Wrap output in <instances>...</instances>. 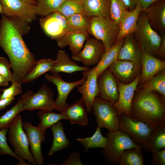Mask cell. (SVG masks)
I'll return each mask as SVG.
<instances>
[{
  "mask_svg": "<svg viewBox=\"0 0 165 165\" xmlns=\"http://www.w3.org/2000/svg\"><path fill=\"white\" fill-rule=\"evenodd\" d=\"M90 69L88 67L80 66L75 62L64 50H61L58 51L56 58L54 60L50 72L52 74L60 72L71 74L76 72L86 71Z\"/></svg>",
  "mask_w": 165,
  "mask_h": 165,
  "instance_id": "obj_24",
  "label": "cell"
},
{
  "mask_svg": "<svg viewBox=\"0 0 165 165\" xmlns=\"http://www.w3.org/2000/svg\"><path fill=\"white\" fill-rule=\"evenodd\" d=\"M89 35L87 31H69L56 40L58 46L61 48L68 46L73 56L81 50Z\"/></svg>",
  "mask_w": 165,
  "mask_h": 165,
  "instance_id": "obj_21",
  "label": "cell"
},
{
  "mask_svg": "<svg viewBox=\"0 0 165 165\" xmlns=\"http://www.w3.org/2000/svg\"><path fill=\"white\" fill-rule=\"evenodd\" d=\"M15 99V97L0 100V111L4 109L9 105Z\"/></svg>",
  "mask_w": 165,
  "mask_h": 165,
  "instance_id": "obj_47",
  "label": "cell"
},
{
  "mask_svg": "<svg viewBox=\"0 0 165 165\" xmlns=\"http://www.w3.org/2000/svg\"><path fill=\"white\" fill-rule=\"evenodd\" d=\"M57 12L66 18L77 13H84L82 0H64Z\"/></svg>",
  "mask_w": 165,
  "mask_h": 165,
  "instance_id": "obj_37",
  "label": "cell"
},
{
  "mask_svg": "<svg viewBox=\"0 0 165 165\" xmlns=\"http://www.w3.org/2000/svg\"><path fill=\"white\" fill-rule=\"evenodd\" d=\"M127 9L126 6L121 0H111L110 18L119 25L121 17Z\"/></svg>",
  "mask_w": 165,
  "mask_h": 165,
  "instance_id": "obj_40",
  "label": "cell"
},
{
  "mask_svg": "<svg viewBox=\"0 0 165 165\" xmlns=\"http://www.w3.org/2000/svg\"><path fill=\"white\" fill-rule=\"evenodd\" d=\"M87 112L81 98L70 105H68L62 112L65 115L66 120H69L71 124L85 126L88 122Z\"/></svg>",
  "mask_w": 165,
  "mask_h": 165,
  "instance_id": "obj_25",
  "label": "cell"
},
{
  "mask_svg": "<svg viewBox=\"0 0 165 165\" xmlns=\"http://www.w3.org/2000/svg\"><path fill=\"white\" fill-rule=\"evenodd\" d=\"M159 57L163 59L165 57V34L161 35Z\"/></svg>",
  "mask_w": 165,
  "mask_h": 165,
  "instance_id": "obj_46",
  "label": "cell"
},
{
  "mask_svg": "<svg viewBox=\"0 0 165 165\" xmlns=\"http://www.w3.org/2000/svg\"><path fill=\"white\" fill-rule=\"evenodd\" d=\"M142 148L152 153L165 148V123L153 128Z\"/></svg>",
  "mask_w": 165,
  "mask_h": 165,
  "instance_id": "obj_27",
  "label": "cell"
},
{
  "mask_svg": "<svg viewBox=\"0 0 165 165\" xmlns=\"http://www.w3.org/2000/svg\"><path fill=\"white\" fill-rule=\"evenodd\" d=\"M54 93L45 84H43L35 93L31 91L25 101L23 111L35 110H53L57 108L54 99Z\"/></svg>",
  "mask_w": 165,
  "mask_h": 165,
  "instance_id": "obj_10",
  "label": "cell"
},
{
  "mask_svg": "<svg viewBox=\"0 0 165 165\" xmlns=\"http://www.w3.org/2000/svg\"><path fill=\"white\" fill-rule=\"evenodd\" d=\"M143 11L152 28L161 35L165 34V0L158 1Z\"/></svg>",
  "mask_w": 165,
  "mask_h": 165,
  "instance_id": "obj_20",
  "label": "cell"
},
{
  "mask_svg": "<svg viewBox=\"0 0 165 165\" xmlns=\"http://www.w3.org/2000/svg\"><path fill=\"white\" fill-rule=\"evenodd\" d=\"M141 48V72L139 82L145 83L157 73L165 69V61L150 54Z\"/></svg>",
  "mask_w": 165,
  "mask_h": 165,
  "instance_id": "obj_19",
  "label": "cell"
},
{
  "mask_svg": "<svg viewBox=\"0 0 165 165\" xmlns=\"http://www.w3.org/2000/svg\"><path fill=\"white\" fill-rule=\"evenodd\" d=\"M53 62L54 60L50 58H42L37 61L34 67L24 78L22 83L33 81L44 74L50 72Z\"/></svg>",
  "mask_w": 165,
  "mask_h": 165,
  "instance_id": "obj_32",
  "label": "cell"
},
{
  "mask_svg": "<svg viewBox=\"0 0 165 165\" xmlns=\"http://www.w3.org/2000/svg\"><path fill=\"white\" fill-rule=\"evenodd\" d=\"M153 128L147 124L125 114L119 115L118 130L127 134L141 148Z\"/></svg>",
  "mask_w": 165,
  "mask_h": 165,
  "instance_id": "obj_8",
  "label": "cell"
},
{
  "mask_svg": "<svg viewBox=\"0 0 165 165\" xmlns=\"http://www.w3.org/2000/svg\"><path fill=\"white\" fill-rule=\"evenodd\" d=\"M66 18L69 26L73 30L87 31L90 18L84 13L74 14Z\"/></svg>",
  "mask_w": 165,
  "mask_h": 165,
  "instance_id": "obj_38",
  "label": "cell"
},
{
  "mask_svg": "<svg viewBox=\"0 0 165 165\" xmlns=\"http://www.w3.org/2000/svg\"><path fill=\"white\" fill-rule=\"evenodd\" d=\"M39 22L45 32L55 40L68 31H74L70 27L66 17L57 11L41 18Z\"/></svg>",
  "mask_w": 165,
  "mask_h": 165,
  "instance_id": "obj_13",
  "label": "cell"
},
{
  "mask_svg": "<svg viewBox=\"0 0 165 165\" xmlns=\"http://www.w3.org/2000/svg\"><path fill=\"white\" fill-rule=\"evenodd\" d=\"M108 141L101 152L105 160L112 164H118L124 151L131 148H141L125 132L117 130L108 131L106 134Z\"/></svg>",
  "mask_w": 165,
  "mask_h": 165,
  "instance_id": "obj_5",
  "label": "cell"
},
{
  "mask_svg": "<svg viewBox=\"0 0 165 165\" xmlns=\"http://www.w3.org/2000/svg\"><path fill=\"white\" fill-rule=\"evenodd\" d=\"M11 68L12 66L10 61L0 55V75L9 82L13 80V73Z\"/></svg>",
  "mask_w": 165,
  "mask_h": 165,
  "instance_id": "obj_42",
  "label": "cell"
},
{
  "mask_svg": "<svg viewBox=\"0 0 165 165\" xmlns=\"http://www.w3.org/2000/svg\"><path fill=\"white\" fill-rule=\"evenodd\" d=\"M86 77L84 83L77 86V91L81 94L86 109L89 112L92 111V107L95 98L99 95L97 80L98 75L94 67L91 69L82 72Z\"/></svg>",
  "mask_w": 165,
  "mask_h": 165,
  "instance_id": "obj_15",
  "label": "cell"
},
{
  "mask_svg": "<svg viewBox=\"0 0 165 165\" xmlns=\"http://www.w3.org/2000/svg\"><path fill=\"white\" fill-rule=\"evenodd\" d=\"M130 117L154 128L165 123V98L144 89L134 95Z\"/></svg>",
  "mask_w": 165,
  "mask_h": 165,
  "instance_id": "obj_2",
  "label": "cell"
},
{
  "mask_svg": "<svg viewBox=\"0 0 165 165\" xmlns=\"http://www.w3.org/2000/svg\"><path fill=\"white\" fill-rule=\"evenodd\" d=\"M84 14L89 18L93 16L110 18L111 0H82Z\"/></svg>",
  "mask_w": 165,
  "mask_h": 165,
  "instance_id": "obj_26",
  "label": "cell"
},
{
  "mask_svg": "<svg viewBox=\"0 0 165 165\" xmlns=\"http://www.w3.org/2000/svg\"><path fill=\"white\" fill-rule=\"evenodd\" d=\"M9 82L0 75V86H6L9 84Z\"/></svg>",
  "mask_w": 165,
  "mask_h": 165,
  "instance_id": "obj_49",
  "label": "cell"
},
{
  "mask_svg": "<svg viewBox=\"0 0 165 165\" xmlns=\"http://www.w3.org/2000/svg\"><path fill=\"white\" fill-rule=\"evenodd\" d=\"M151 164L153 165H165V148L152 153Z\"/></svg>",
  "mask_w": 165,
  "mask_h": 165,
  "instance_id": "obj_43",
  "label": "cell"
},
{
  "mask_svg": "<svg viewBox=\"0 0 165 165\" xmlns=\"http://www.w3.org/2000/svg\"><path fill=\"white\" fill-rule=\"evenodd\" d=\"M3 15L10 19L28 24L37 17L35 5L28 4L22 0H0Z\"/></svg>",
  "mask_w": 165,
  "mask_h": 165,
  "instance_id": "obj_9",
  "label": "cell"
},
{
  "mask_svg": "<svg viewBox=\"0 0 165 165\" xmlns=\"http://www.w3.org/2000/svg\"></svg>",
  "mask_w": 165,
  "mask_h": 165,
  "instance_id": "obj_53",
  "label": "cell"
},
{
  "mask_svg": "<svg viewBox=\"0 0 165 165\" xmlns=\"http://www.w3.org/2000/svg\"><path fill=\"white\" fill-rule=\"evenodd\" d=\"M64 0H38L35 5L37 15L44 16L57 11Z\"/></svg>",
  "mask_w": 165,
  "mask_h": 165,
  "instance_id": "obj_36",
  "label": "cell"
},
{
  "mask_svg": "<svg viewBox=\"0 0 165 165\" xmlns=\"http://www.w3.org/2000/svg\"><path fill=\"white\" fill-rule=\"evenodd\" d=\"M116 79L124 84H128L140 75L141 64L126 60H117L107 68Z\"/></svg>",
  "mask_w": 165,
  "mask_h": 165,
  "instance_id": "obj_14",
  "label": "cell"
},
{
  "mask_svg": "<svg viewBox=\"0 0 165 165\" xmlns=\"http://www.w3.org/2000/svg\"><path fill=\"white\" fill-rule=\"evenodd\" d=\"M1 20L0 46L7 55L11 65L12 82L21 84L37 60L24 42L22 38L24 35L19 28L4 15Z\"/></svg>",
  "mask_w": 165,
  "mask_h": 165,
  "instance_id": "obj_1",
  "label": "cell"
},
{
  "mask_svg": "<svg viewBox=\"0 0 165 165\" xmlns=\"http://www.w3.org/2000/svg\"><path fill=\"white\" fill-rule=\"evenodd\" d=\"M124 42V38L119 40L112 46L105 51L100 61L94 66L98 78L112 63L117 60L119 51Z\"/></svg>",
  "mask_w": 165,
  "mask_h": 165,
  "instance_id": "obj_29",
  "label": "cell"
},
{
  "mask_svg": "<svg viewBox=\"0 0 165 165\" xmlns=\"http://www.w3.org/2000/svg\"><path fill=\"white\" fill-rule=\"evenodd\" d=\"M132 34L141 48L156 57H159L161 35L151 26L143 10L140 13Z\"/></svg>",
  "mask_w": 165,
  "mask_h": 165,
  "instance_id": "obj_3",
  "label": "cell"
},
{
  "mask_svg": "<svg viewBox=\"0 0 165 165\" xmlns=\"http://www.w3.org/2000/svg\"><path fill=\"white\" fill-rule=\"evenodd\" d=\"M126 6L127 9L129 10L134 9L136 5L135 0H121Z\"/></svg>",
  "mask_w": 165,
  "mask_h": 165,
  "instance_id": "obj_48",
  "label": "cell"
},
{
  "mask_svg": "<svg viewBox=\"0 0 165 165\" xmlns=\"http://www.w3.org/2000/svg\"><path fill=\"white\" fill-rule=\"evenodd\" d=\"M1 19H0V23H1Z\"/></svg>",
  "mask_w": 165,
  "mask_h": 165,
  "instance_id": "obj_52",
  "label": "cell"
},
{
  "mask_svg": "<svg viewBox=\"0 0 165 165\" xmlns=\"http://www.w3.org/2000/svg\"><path fill=\"white\" fill-rule=\"evenodd\" d=\"M119 31V25L110 18L93 16L90 18L87 32L102 43L105 51L116 43Z\"/></svg>",
  "mask_w": 165,
  "mask_h": 165,
  "instance_id": "obj_4",
  "label": "cell"
},
{
  "mask_svg": "<svg viewBox=\"0 0 165 165\" xmlns=\"http://www.w3.org/2000/svg\"><path fill=\"white\" fill-rule=\"evenodd\" d=\"M145 90L159 92L165 98V71L163 70L145 83Z\"/></svg>",
  "mask_w": 165,
  "mask_h": 165,
  "instance_id": "obj_35",
  "label": "cell"
},
{
  "mask_svg": "<svg viewBox=\"0 0 165 165\" xmlns=\"http://www.w3.org/2000/svg\"><path fill=\"white\" fill-rule=\"evenodd\" d=\"M142 11L141 6L137 3L134 9L131 10L127 9L125 11L119 21V31L117 38V42L127 35L133 33L136 27L138 17Z\"/></svg>",
  "mask_w": 165,
  "mask_h": 165,
  "instance_id": "obj_23",
  "label": "cell"
},
{
  "mask_svg": "<svg viewBox=\"0 0 165 165\" xmlns=\"http://www.w3.org/2000/svg\"><path fill=\"white\" fill-rule=\"evenodd\" d=\"M99 95L102 99L113 103H116L119 97L117 80L107 69L97 78Z\"/></svg>",
  "mask_w": 165,
  "mask_h": 165,
  "instance_id": "obj_18",
  "label": "cell"
},
{
  "mask_svg": "<svg viewBox=\"0 0 165 165\" xmlns=\"http://www.w3.org/2000/svg\"><path fill=\"white\" fill-rule=\"evenodd\" d=\"M50 128L53 133V139L52 146L48 153V156L66 148L70 145V141L65 134L63 125L61 122H58Z\"/></svg>",
  "mask_w": 165,
  "mask_h": 165,
  "instance_id": "obj_28",
  "label": "cell"
},
{
  "mask_svg": "<svg viewBox=\"0 0 165 165\" xmlns=\"http://www.w3.org/2000/svg\"><path fill=\"white\" fill-rule=\"evenodd\" d=\"M80 80L72 82L64 80L59 73H47L45 75L46 80L56 85L57 91V96L55 100L57 108L55 109L60 112H62L67 105V98L72 91L77 86L82 85L86 79L84 75Z\"/></svg>",
  "mask_w": 165,
  "mask_h": 165,
  "instance_id": "obj_12",
  "label": "cell"
},
{
  "mask_svg": "<svg viewBox=\"0 0 165 165\" xmlns=\"http://www.w3.org/2000/svg\"><path fill=\"white\" fill-rule=\"evenodd\" d=\"M160 0H135L141 6L142 10H144L154 3Z\"/></svg>",
  "mask_w": 165,
  "mask_h": 165,
  "instance_id": "obj_45",
  "label": "cell"
},
{
  "mask_svg": "<svg viewBox=\"0 0 165 165\" xmlns=\"http://www.w3.org/2000/svg\"><path fill=\"white\" fill-rule=\"evenodd\" d=\"M24 2L29 4L36 5L37 1L36 0H22Z\"/></svg>",
  "mask_w": 165,
  "mask_h": 165,
  "instance_id": "obj_50",
  "label": "cell"
},
{
  "mask_svg": "<svg viewBox=\"0 0 165 165\" xmlns=\"http://www.w3.org/2000/svg\"><path fill=\"white\" fill-rule=\"evenodd\" d=\"M11 85L8 88L0 89L2 93L0 94V100L15 97L22 92L21 83L12 81Z\"/></svg>",
  "mask_w": 165,
  "mask_h": 165,
  "instance_id": "obj_41",
  "label": "cell"
},
{
  "mask_svg": "<svg viewBox=\"0 0 165 165\" xmlns=\"http://www.w3.org/2000/svg\"><path fill=\"white\" fill-rule=\"evenodd\" d=\"M23 124L22 116L18 114L9 127L8 140L19 157L24 160L28 161L30 164L36 165L29 149L28 138L23 130Z\"/></svg>",
  "mask_w": 165,
  "mask_h": 165,
  "instance_id": "obj_6",
  "label": "cell"
},
{
  "mask_svg": "<svg viewBox=\"0 0 165 165\" xmlns=\"http://www.w3.org/2000/svg\"><path fill=\"white\" fill-rule=\"evenodd\" d=\"M92 109L96 118L97 126L106 128L109 131L118 130L119 115L113 103L97 97L93 103Z\"/></svg>",
  "mask_w": 165,
  "mask_h": 165,
  "instance_id": "obj_7",
  "label": "cell"
},
{
  "mask_svg": "<svg viewBox=\"0 0 165 165\" xmlns=\"http://www.w3.org/2000/svg\"><path fill=\"white\" fill-rule=\"evenodd\" d=\"M37 115L40 120L37 126L38 128L41 132L45 133L46 130L53 124L66 117L63 112L55 113L53 110H40Z\"/></svg>",
  "mask_w": 165,
  "mask_h": 165,
  "instance_id": "obj_31",
  "label": "cell"
},
{
  "mask_svg": "<svg viewBox=\"0 0 165 165\" xmlns=\"http://www.w3.org/2000/svg\"><path fill=\"white\" fill-rule=\"evenodd\" d=\"M101 128L97 126V129L93 135L86 138H78L77 140L84 147L86 152L90 148H104L106 146L108 139L103 136L101 133Z\"/></svg>",
  "mask_w": 165,
  "mask_h": 165,
  "instance_id": "obj_33",
  "label": "cell"
},
{
  "mask_svg": "<svg viewBox=\"0 0 165 165\" xmlns=\"http://www.w3.org/2000/svg\"><path fill=\"white\" fill-rule=\"evenodd\" d=\"M140 75L131 82L128 84L123 83L117 79L119 97L117 101L113 104L119 115L124 114L130 117L132 101L135 91L139 82Z\"/></svg>",
  "mask_w": 165,
  "mask_h": 165,
  "instance_id": "obj_16",
  "label": "cell"
},
{
  "mask_svg": "<svg viewBox=\"0 0 165 165\" xmlns=\"http://www.w3.org/2000/svg\"><path fill=\"white\" fill-rule=\"evenodd\" d=\"M142 52L132 33L124 38V43L121 48L117 60L128 61L141 64Z\"/></svg>",
  "mask_w": 165,
  "mask_h": 165,
  "instance_id": "obj_22",
  "label": "cell"
},
{
  "mask_svg": "<svg viewBox=\"0 0 165 165\" xmlns=\"http://www.w3.org/2000/svg\"><path fill=\"white\" fill-rule=\"evenodd\" d=\"M0 13L2 15H3V11L2 10V7L0 1Z\"/></svg>",
  "mask_w": 165,
  "mask_h": 165,
  "instance_id": "obj_51",
  "label": "cell"
},
{
  "mask_svg": "<svg viewBox=\"0 0 165 165\" xmlns=\"http://www.w3.org/2000/svg\"><path fill=\"white\" fill-rule=\"evenodd\" d=\"M31 92V90H30L22 94L15 105L0 117V130L3 129H8L16 116L23 111L25 103Z\"/></svg>",
  "mask_w": 165,
  "mask_h": 165,
  "instance_id": "obj_30",
  "label": "cell"
},
{
  "mask_svg": "<svg viewBox=\"0 0 165 165\" xmlns=\"http://www.w3.org/2000/svg\"><path fill=\"white\" fill-rule=\"evenodd\" d=\"M142 148H131L122 153L118 164L119 165H143L144 158Z\"/></svg>",
  "mask_w": 165,
  "mask_h": 165,
  "instance_id": "obj_34",
  "label": "cell"
},
{
  "mask_svg": "<svg viewBox=\"0 0 165 165\" xmlns=\"http://www.w3.org/2000/svg\"><path fill=\"white\" fill-rule=\"evenodd\" d=\"M80 153L77 152L71 153L68 158L62 163L63 165H83L80 158Z\"/></svg>",
  "mask_w": 165,
  "mask_h": 165,
  "instance_id": "obj_44",
  "label": "cell"
},
{
  "mask_svg": "<svg viewBox=\"0 0 165 165\" xmlns=\"http://www.w3.org/2000/svg\"><path fill=\"white\" fill-rule=\"evenodd\" d=\"M23 127L27 136L31 152L36 165H42L44 159L41 149V143L45 139V133L40 131L30 123L26 121Z\"/></svg>",
  "mask_w": 165,
  "mask_h": 165,
  "instance_id": "obj_17",
  "label": "cell"
},
{
  "mask_svg": "<svg viewBox=\"0 0 165 165\" xmlns=\"http://www.w3.org/2000/svg\"><path fill=\"white\" fill-rule=\"evenodd\" d=\"M105 52L102 43L94 38H89L86 41L81 50L73 55V61L82 63L84 66L88 67L96 65Z\"/></svg>",
  "mask_w": 165,
  "mask_h": 165,
  "instance_id": "obj_11",
  "label": "cell"
},
{
  "mask_svg": "<svg viewBox=\"0 0 165 165\" xmlns=\"http://www.w3.org/2000/svg\"><path fill=\"white\" fill-rule=\"evenodd\" d=\"M8 129H3L0 130V155H9L16 159L19 162L18 165H28L26 161L19 157L9 147L7 141L6 135Z\"/></svg>",
  "mask_w": 165,
  "mask_h": 165,
  "instance_id": "obj_39",
  "label": "cell"
}]
</instances>
